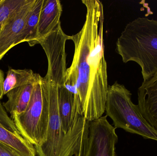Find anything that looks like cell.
Returning <instances> with one entry per match:
<instances>
[{
  "instance_id": "obj_6",
  "label": "cell",
  "mask_w": 157,
  "mask_h": 156,
  "mask_svg": "<svg viewBox=\"0 0 157 156\" xmlns=\"http://www.w3.org/2000/svg\"><path fill=\"white\" fill-rule=\"evenodd\" d=\"M71 39V36L63 32L60 23L50 34L39 42L48 58V71L44 78L58 85H64L67 71L65 43L67 40Z\"/></svg>"
},
{
  "instance_id": "obj_7",
  "label": "cell",
  "mask_w": 157,
  "mask_h": 156,
  "mask_svg": "<svg viewBox=\"0 0 157 156\" xmlns=\"http://www.w3.org/2000/svg\"><path fill=\"white\" fill-rule=\"evenodd\" d=\"M107 115L89 122L87 143L84 156H117L115 146L118 137L116 128Z\"/></svg>"
},
{
  "instance_id": "obj_18",
  "label": "cell",
  "mask_w": 157,
  "mask_h": 156,
  "mask_svg": "<svg viewBox=\"0 0 157 156\" xmlns=\"http://www.w3.org/2000/svg\"><path fill=\"white\" fill-rule=\"evenodd\" d=\"M4 74L2 71L0 69V100L2 99L3 97V86L4 81Z\"/></svg>"
},
{
  "instance_id": "obj_1",
  "label": "cell",
  "mask_w": 157,
  "mask_h": 156,
  "mask_svg": "<svg viewBox=\"0 0 157 156\" xmlns=\"http://www.w3.org/2000/svg\"><path fill=\"white\" fill-rule=\"evenodd\" d=\"M82 2L86 8V21L81 30L71 36L75 49L70 68L77 74L82 113L91 122L104 114L109 88L103 45L104 9L98 0Z\"/></svg>"
},
{
  "instance_id": "obj_11",
  "label": "cell",
  "mask_w": 157,
  "mask_h": 156,
  "mask_svg": "<svg viewBox=\"0 0 157 156\" xmlns=\"http://www.w3.org/2000/svg\"><path fill=\"white\" fill-rule=\"evenodd\" d=\"M58 86L59 113L63 131L67 133L73 124L76 111L81 104L79 99L75 97L64 85Z\"/></svg>"
},
{
  "instance_id": "obj_2",
  "label": "cell",
  "mask_w": 157,
  "mask_h": 156,
  "mask_svg": "<svg viewBox=\"0 0 157 156\" xmlns=\"http://www.w3.org/2000/svg\"><path fill=\"white\" fill-rule=\"evenodd\" d=\"M49 93V120L46 138L35 146L38 156H84L87 143L89 122L80 107L75 114L73 124L67 133L63 131L59 113L58 86L43 78Z\"/></svg>"
},
{
  "instance_id": "obj_3",
  "label": "cell",
  "mask_w": 157,
  "mask_h": 156,
  "mask_svg": "<svg viewBox=\"0 0 157 156\" xmlns=\"http://www.w3.org/2000/svg\"><path fill=\"white\" fill-rule=\"evenodd\" d=\"M116 51L124 63L141 68L144 81L157 74V20L139 17L128 23L116 42Z\"/></svg>"
},
{
  "instance_id": "obj_10",
  "label": "cell",
  "mask_w": 157,
  "mask_h": 156,
  "mask_svg": "<svg viewBox=\"0 0 157 156\" xmlns=\"http://www.w3.org/2000/svg\"><path fill=\"white\" fill-rule=\"evenodd\" d=\"M62 6L59 0H44L39 21L37 43L60 24Z\"/></svg>"
},
{
  "instance_id": "obj_16",
  "label": "cell",
  "mask_w": 157,
  "mask_h": 156,
  "mask_svg": "<svg viewBox=\"0 0 157 156\" xmlns=\"http://www.w3.org/2000/svg\"><path fill=\"white\" fill-rule=\"evenodd\" d=\"M27 0H0V26L10 15L14 13Z\"/></svg>"
},
{
  "instance_id": "obj_19",
  "label": "cell",
  "mask_w": 157,
  "mask_h": 156,
  "mask_svg": "<svg viewBox=\"0 0 157 156\" xmlns=\"http://www.w3.org/2000/svg\"><path fill=\"white\" fill-rule=\"evenodd\" d=\"M0 28H1V26H0Z\"/></svg>"
},
{
  "instance_id": "obj_14",
  "label": "cell",
  "mask_w": 157,
  "mask_h": 156,
  "mask_svg": "<svg viewBox=\"0 0 157 156\" xmlns=\"http://www.w3.org/2000/svg\"><path fill=\"white\" fill-rule=\"evenodd\" d=\"M0 142L12 147L22 156H36V148L20 135L13 133L0 124Z\"/></svg>"
},
{
  "instance_id": "obj_9",
  "label": "cell",
  "mask_w": 157,
  "mask_h": 156,
  "mask_svg": "<svg viewBox=\"0 0 157 156\" xmlns=\"http://www.w3.org/2000/svg\"><path fill=\"white\" fill-rule=\"evenodd\" d=\"M138 104L146 121L157 131V74L143 81L138 89Z\"/></svg>"
},
{
  "instance_id": "obj_8",
  "label": "cell",
  "mask_w": 157,
  "mask_h": 156,
  "mask_svg": "<svg viewBox=\"0 0 157 156\" xmlns=\"http://www.w3.org/2000/svg\"><path fill=\"white\" fill-rule=\"evenodd\" d=\"M36 0L26 2L2 23L0 28V60L10 49L17 45L26 20Z\"/></svg>"
},
{
  "instance_id": "obj_17",
  "label": "cell",
  "mask_w": 157,
  "mask_h": 156,
  "mask_svg": "<svg viewBox=\"0 0 157 156\" xmlns=\"http://www.w3.org/2000/svg\"><path fill=\"white\" fill-rule=\"evenodd\" d=\"M0 156H22L8 146L0 142Z\"/></svg>"
},
{
  "instance_id": "obj_15",
  "label": "cell",
  "mask_w": 157,
  "mask_h": 156,
  "mask_svg": "<svg viewBox=\"0 0 157 156\" xmlns=\"http://www.w3.org/2000/svg\"><path fill=\"white\" fill-rule=\"evenodd\" d=\"M36 73L30 69H14L9 67L4 81V95L14 88L33 83L36 79Z\"/></svg>"
},
{
  "instance_id": "obj_5",
  "label": "cell",
  "mask_w": 157,
  "mask_h": 156,
  "mask_svg": "<svg viewBox=\"0 0 157 156\" xmlns=\"http://www.w3.org/2000/svg\"><path fill=\"white\" fill-rule=\"evenodd\" d=\"M49 98L43 78L36 76L30 102L25 111L11 118L19 133L35 146L46 138L49 120Z\"/></svg>"
},
{
  "instance_id": "obj_4",
  "label": "cell",
  "mask_w": 157,
  "mask_h": 156,
  "mask_svg": "<svg viewBox=\"0 0 157 156\" xmlns=\"http://www.w3.org/2000/svg\"><path fill=\"white\" fill-rule=\"evenodd\" d=\"M132 94L123 84L115 82L109 86L105 111L116 129L157 141V131L144 118L138 105L132 100Z\"/></svg>"
},
{
  "instance_id": "obj_13",
  "label": "cell",
  "mask_w": 157,
  "mask_h": 156,
  "mask_svg": "<svg viewBox=\"0 0 157 156\" xmlns=\"http://www.w3.org/2000/svg\"><path fill=\"white\" fill-rule=\"evenodd\" d=\"M44 0H36L33 7L26 20L17 45L27 42L30 46L38 44L37 32L39 21Z\"/></svg>"
},
{
  "instance_id": "obj_12",
  "label": "cell",
  "mask_w": 157,
  "mask_h": 156,
  "mask_svg": "<svg viewBox=\"0 0 157 156\" xmlns=\"http://www.w3.org/2000/svg\"><path fill=\"white\" fill-rule=\"evenodd\" d=\"M35 82L14 88L6 93L8 99L2 105L6 112L11 115V118L14 115L21 114L27 108L32 96Z\"/></svg>"
}]
</instances>
